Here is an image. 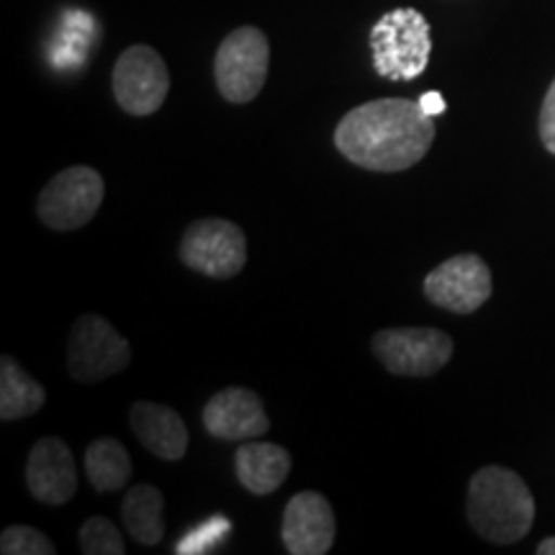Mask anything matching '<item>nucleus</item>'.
Returning a JSON list of instances; mask_svg holds the SVG:
<instances>
[{
  "label": "nucleus",
  "mask_w": 555,
  "mask_h": 555,
  "mask_svg": "<svg viewBox=\"0 0 555 555\" xmlns=\"http://www.w3.org/2000/svg\"><path fill=\"white\" fill-rule=\"evenodd\" d=\"M373 67L386 80H414L425 73L433 54L429 24L416 9H393L371 31Z\"/></svg>",
  "instance_id": "7ed1b4c3"
},
{
  "label": "nucleus",
  "mask_w": 555,
  "mask_h": 555,
  "mask_svg": "<svg viewBox=\"0 0 555 555\" xmlns=\"http://www.w3.org/2000/svg\"><path fill=\"white\" fill-rule=\"evenodd\" d=\"M425 296L453 314H474L491 298V270L478 255H455L425 278Z\"/></svg>",
  "instance_id": "9d476101"
},
{
  "label": "nucleus",
  "mask_w": 555,
  "mask_h": 555,
  "mask_svg": "<svg viewBox=\"0 0 555 555\" xmlns=\"http://www.w3.org/2000/svg\"><path fill=\"white\" fill-rule=\"evenodd\" d=\"M103 193L106 185L101 172L86 165H73L44 185L37 201V214L54 232H73L95 217Z\"/></svg>",
  "instance_id": "39448f33"
},
{
  "label": "nucleus",
  "mask_w": 555,
  "mask_h": 555,
  "mask_svg": "<svg viewBox=\"0 0 555 555\" xmlns=\"http://www.w3.org/2000/svg\"><path fill=\"white\" fill-rule=\"evenodd\" d=\"M466 512L483 540L494 545H512L532 530L535 499L515 470L486 466L470 478Z\"/></svg>",
  "instance_id": "f03ea898"
},
{
  "label": "nucleus",
  "mask_w": 555,
  "mask_h": 555,
  "mask_svg": "<svg viewBox=\"0 0 555 555\" xmlns=\"http://www.w3.org/2000/svg\"><path fill=\"white\" fill-rule=\"evenodd\" d=\"M270 41L255 26L234 29L221 41L214 60V78L229 103H249L268 80Z\"/></svg>",
  "instance_id": "20e7f679"
},
{
  "label": "nucleus",
  "mask_w": 555,
  "mask_h": 555,
  "mask_svg": "<svg viewBox=\"0 0 555 555\" xmlns=\"http://www.w3.org/2000/svg\"><path fill=\"white\" fill-rule=\"evenodd\" d=\"M540 142L551 155H555V80L547 88L543 108H540Z\"/></svg>",
  "instance_id": "412c9836"
},
{
  "label": "nucleus",
  "mask_w": 555,
  "mask_h": 555,
  "mask_svg": "<svg viewBox=\"0 0 555 555\" xmlns=\"http://www.w3.org/2000/svg\"><path fill=\"white\" fill-rule=\"evenodd\" d=\"M131 360L129 339L119 335L106 319L86 314L78 319L67 343V371L80 384L111 378Z\"/></svg>",
  "instance_id": "423d86ee"
},
{
  "label": "nucleus",
  "mask_w": 555,
  "mask_h": 555,
  "mask_svg": "<svg viewBox=\"0 0 555 555\" xmlns=\"http://www.w3.org/2000/svg\"><path fill=\"white\" fill-rule=\"evenodd\" d=\"M163 504L165 499L155 486L139 483L129 489L121 506V519L139 545H157L165 538Z\"/></svg>",
  "instance_id": "f3484780"
},
{
  "label": "nucleus",
  "mask_w": 555,
  "mask_h": 555,
  "mask_svg": "<svg viewBox=\"0 0 555 555\" xmlns=\"http://www.w3.org/2000/svg\"><path fill=\"white\" fill-rule=\"evenodd\" d=\"M44 401L47 391L39 380H34L11 356L0 360V420H24L37 414Z\"/></svg>",
  "instance_id": "dca6fc26"
},
{
  "label": "nucleus",
  "mask_w": 555,
  "mask_h": 555,
  "mask_svg": "<svg viewBox=\"0 0 555 555\" xmlns=\"http://www.w3.org/2000/svg\"><path fill=\"white\" fill-rule=\"evenodd\" d=\"M437 134L420 101L378 99L352 108L335 129L339 155L373 172H399L427 155Z\"/></svg>",
  "instance_id": "f257e3e1"
},
{
  "label": "nucleus",
  "mask_w": 555,
  "mask_h": 555,
  "mask_svg": "<svg viewBox=\"0 0 555 555\" xmlns=\"http://www.w3.org/2000/svg\"><path fill=\"white\" fill-rule=\"evenodd\" d=\"M26 486L41 504H67L78 491L73 453L60 437H41L26 463Z\"/></svg>",
  "instance_id": "ddd939ff"
},
{
  "label": "nucleus",
  "mask_w": 555,
  "mask_h": 555,
  "mask_svg": "<svg viewBox=\"0 0 555 555\" xmlns=\"http://www.w3.org/2000/svg\"><path fill=\"white\" fill-rule=\"evenodd\" d=\"M86 474L95 491H116L131 478V457L114 437H101L86 450Z\"/></svg>",
  "instance_id": "a211bd4d"
},
{
  "label": "nucleus",
  "mask_w": 555,
  "mask_h": 555,
  "mask_svg": "<svg viewBox=\"0 0 555 555\" xmlns=\"http://www.w3.org/2000/svg\"><path fill=\"white\" fill-rule=\"evenodd\" d=\"M54 551L57 547L52 545L50 538L26 525L5 527L0 535V553L3 555H54Z\"/></svg>",
  "instance_id": "aec40b11"
},
{
  "label": "nucleus",
  "mask_w": 555,
  "mask_h": 555,
  "mask_svg": "<svg viewBox=\"0 0 555 555\" xmlns=\"http://www.w3.org/2000/svg\"><path fill=\"white\" fill-rule=\"evenodd\" d=\"M337 522L332 504L317 491H301L283 512V545L291 555H324L335 545Z\"/></svg>",
  "instance_id": "9b49d317"
},
{
  "label": "nucleus",
  "mask_w": 555,
  "mask_h": 555,
  "mask_svg": "<svg viewBox=\"0 0 555 555\" xmlns=\"http://www.w3.org/2000/svg\"><path fill=\"white\" fill-rule=\"evenodd\" d=\"M420 106L425 108V114L437 116V114H442V111H446V99H442V95L437 93V90H429V93L422 95Z\"/></svg>",
  "instance_id": "4be33fe9"
},
{
  "label": "nucleus",
  "mask_w": 555,
  "mask_h": 555,
  "mask_svg": "<svg viewBox=\"0 0 555 555\" xmlns=\"http://www.w3.org/2000/svg\"><path fill=\"white\" fill-rule=\"evenodd\" d=\"M180 260L201 275L234 278L247 262L245 232L227 219L193 221L180 242Z\"/></svg>",
  "instance_id": "6e6552de"
},
{
  "label": "nucleus",
  "mask_w": 555,
  "mask_h": 555,
  "mask_svg": "<svg viewBox=\"0 0 555 555\" xmlns=\"http://www.w3.org/2000/svg\"><path fill=\"white\" fill-rule=\"evenodd\" d=\"M538 555H555V538H547L538 545Z\"/></svg>",
  "instance_id": "5701e85b"
},
{
  "label": "nucleus",
  "mask_w": 555,
  "mask_h": 555,
  "mask_svg": "<svg viewBox=\"0 0 555 555\" xmlns=\"http://www.w3.org/2000/svg\"><path fill=\"white\" fill-rule=\"evenodd\" d=\"M80 551L86 555H124L127 545H124L121 532L116 525L106 517H90L86 525L80 527Z\"/></svg>",
  "instance_id": "6ab92c4d"
},
{
  "label": "nucleus",
  "mask_w": 555,
  "mask_h": 555,
  "mask_svg": "<svg viewBox=\"0 0 555 555\" xmlns=\"http://www.w3.org/2000/svg\"><path fill=\"white\" fill-rule=\"evenodd\" d=\"M240 483L253 494L266 496L286 481L291 470V455L286 448L273 442H245L234 455Z\"/></svg>",
  "instance_id": "2eb2a0df"
},
{
  "label": "nucleus",
  "mask_w": 555,
  "mask_h": 555,
  "mask_svg": "<svg viewBox=\"0 0 555 555\" xmlns=\"http://www.w3.org/2000/svg\"><path fill=\"white\" fill-rule=\"evenodd\" d=\"M111 82L119 106L131 116L155 114L170 93L168 65L147 44H134L121 52Z\"/></svg>",
  "instance_id": "1a4fd4ad"
},
{
  "label": "nucleus",
  "mask_w": 555,
  "mask_h": 555,
  "mask_svg": "<svg viewBox=\"0 0 555 555\" xmlns=\"http://www.w3.org/2000/svg\"><path fill=\"white\" fill-rule=\"evenodd\" d=\"M204 427L217 440H258L270 429V420L258 393L249 388H224L204 406Z\"/></svg>",
  "instance_id": "f8f14e48"
},
{
  "label": "nucleus",
  "mask_w": 555,
  "mask_h": 555,
  "mask_svg": "<svg viewBox=\"0 0 555 555\" xmlns=\"http://www.w3.org/2000/svg\"><path fill=\"white\" fill-rule=\"evenodd\" d=\"M129 420L139 442L159 461L176 463L189 450V427L170 406L157 404V401H137Z\"/></svg>",
  "instance_id": "4468645a"
},
{
  "label": "nucleus",
  "mask_w": 555,
  "mask_h": 555,
  "mask_svg": "<svg viewBox=\"0 0 555 555\" xmlns=\"http://www.w3.org/2000/svg\"><path fill=\"white\" fill-rule=\"evenodd\" d=\"M373 352L393 376L427 378L450 363L453 339L433 327L380 330L373 337Z\"/></svg>",
  "instance_id": "0eeeda50"
}]
</instances>
